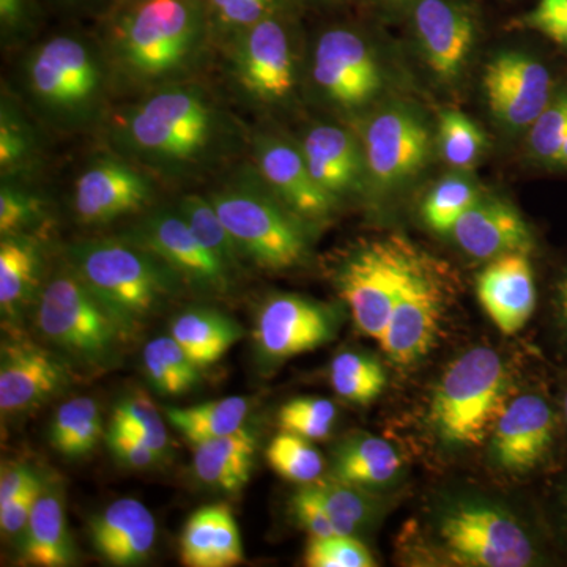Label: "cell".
Returning <instances> with one entry per match:
<instances>
[{
    "mask_svg": "<svg viewBox=\"0 0 567 567\" xmlns=\"http://www.w3.org/2000/svg\"><path fill=\"white\" fill-rule=\"evenodd\" d=\"M339 309L297 293L267 298L257 311L252 341L257 360L275 368L333 341L341 327Z\"/></svg>",
    "mask_w": 567,
    "mask_h": 567,
    "instance_id": "30bf717a",
    "label": "cell"
},
{
    "mask_svg": "<svg viewBox=\"0 0 567 567\" xmlns=\"http://www.w3.org/2000/svg\"><path fill=\"white\" fill-rule=\"evenodd\" d=\"M40 249L28 235H9L0 244V309L3 320L17 319L39 287Z\"/></svg>",
    "mask_w": 567,
    "mask_h": 567,
    "instance_id": "4dcf8cb0",
    "label": "cell"
},
{
    "mask_svg": "<svg viewBox=\"0 0 567 567\" xmlns=\"http://www.w3.org/2000/svg\"><path fill=\"white\" fill-rule=\"evenodd\" d=\"M386 2H390V3H405V2H410V0H386Z\"/></svg>",
    "mask_w": 567,
    "mask_h": 567,
    "instance_id": "91938a15",
    "label": "cell"
},
{
    "mask_svg": "<svg viewBox=\"0 0 567 567\" xmlns=\"http://www.w3.org/2000/svg\"><path fill=\"white\" fill-rule=\"evenodd\" d=\"M453 237L462 251L480 260H494L511 252H528L535 246L532 229L513 205L480 199L461 216Z\"/></svg>",
    "mask_w": 567,
    "mask_h": 567,
    "instance_id": "7402d4cb",
    "label": "cell"
},
{
    "mask_svg": "<svg viewBox=\"0 0 567 567\" xmlns=\"http://www.w3.org/2000/svg\"><path fill=\"white\" fill-rule=\"evenodd\" d=\"M111 425L151 446L159 456L166 454L169 446L166 425L147 395L134 393L122 399L112 413Z\"/></svg>",
    "mask_w": 567,
    "mask_h": 567,
    "instance_id": "ab89813d",
    "label": "cell"
},
{
    "mask_svg": "<svg viewBox=\"0 0 567 567\" xmlns=\"http://www.w3.org/2000/svg\"><path fill=\"white\" fill-rule=\"evenodd\" d=\"M328 372L334 393L357 405L374 402L388 382L385 368L377 358L352 350L336 354Z\"/></svg>",
    "mask_w": 567,
    "mask_h": 567,
    "instance_id": "d590c367",
    "label": "cell"
},
{
    "mask_svg": "<svg viewBox=\"0 0 567 567\" xmlns=\"http://www.w3.org/2000/svg\"><path fill=\"white\" fill-rule=\"evenodd\" d=\"M306 164L320 186L336 196L352 188L361 173V153L352 134L334 125H319L306 134Z\"/></svg>",
    "mask_w": 567,
    "mask_h": 567,
    "instance_id": "4316f807",
    "label": "cell"
},
{
    "mask_svg": "<svg viewBox=\"0 0 567 567\" xmlns=\"http://www.w3.org/2000/svg\"><path fill=\"white\" fill-rule=\"evenodd\" d=\"M312 71L320 91L346 110L364 106L382 87L374 52L349 29H331L320 37Z\"/></svg>",
    "mask_w": 567,
    "mask_h": 567,
    "instance_id": "4fadbf2b",
    "label": "cell"
},
{
    "mask_svg": "<svg viewBox=\"0 0 567 567\" xmlns=\"http://www.w3.org/2000/svg\"><path fill=\"white\" fill-rule=\"evenodd\" d=\"M65 494L59 481H44L20 539L22 558L29 565L65 567L76 559L65 516Z\"/></svg>",
    "mask_w": 567,
    "mask_h": 567,
    "instance_id": "484cf974",
    "label": "cell"
},
{
    "mask_svg": "<svg viewBox=\"0 0 567 567\" xmlns=\"http://www.w3.org/2000/svg\"><path fill=\"white\" fill-rule=\"evenodd\" d=\"M235 71L246 91L264 102H278L292 92V48L286 28L274 14L240 29Z\"/></svg>",
    "mask_w": 567,
    "mask_h": 567,
    "instance_id": "2e32d148",
    "label": "cell"
},
{
    "mask_svg": "<svg viewBox=\"0 0 567 567\" xmlns=\"http://www.w3.org/2000/svg\"><path fill=\"white\" fill-rule=\"evenodd\" d=\"M554 315L559 338L567 347V270L555 287Z\"/></svg>",
    "mask_w": 567,
    "mask_h": 567,
    "instance_id": "db71d44e",
    "label": "cell"
},
{
    "mask_svg": "<svg viewBox=\"0 0 567 567\" xmlns=\"http://www.w3.org/2000/svg\"><path fill=\"white\" fill-rule=\"evenodd\" d=\"M151 197L152 186L144 175L121 162L103 159L78 178L74 210L82 223H111L140 210Z\"/></svg>",
    "mask_w": 567,
    "mask_h": 567,
    "instance_id": "44dd1931",
    "label": "cell"
},
{
    "mask_svg": "<svg viewBox=\"0 0 567 567\" xmlns=\"http://www.w3.org/2000/svg\"><path fill=\"white\" fill-rule=\"evenodd\" d=\"M481 199L480 192L462 175L436 183L423 203V219L436 234H451L461 216Z\"/></svg>",
    "mask_w": 567,
    "mask_h": 567,
    "instance_id": "f35d334b",
    "label": "cell"
},
{
    "mask_svg": "<svg viewBox=\"0 0 567 567\" xmlns=\"http://www.w3.org/2000/svg\"><path fill=\"white\" fill-rule=\"evenodd\" d=\"M278 0H210L213 13L223 24L245 29L275 13Z\"/></svg>",
    "mask_w": 567,
    "mask_h": 567,
    "instance_id": "681fc988",
    "label": "cell"
},
{
    "mask_svg": "<svg viewBox=\"0 0 567 567\" xmlns=\"http://www.w3.org/2000/svg\"><path fill=\"white\" fill-rule=\"evenodd\" d=\"M429 152L427 126L406 107L379 112L365 128V166L382 188H394L420 174Z\"/></svg>",
    "mask_w": 567,
    "mask_h": 567,
    "instance_id": "5bb4252c",
    "label": "cell"
},
{
    "mask_svg": "<svg viewBox=\"0 0 567 567\" xmlns=\"http://www.w3.org/2000/svg\"><path fill=\"white\" fill-rule=\"evenodd\" d=\"M331 518L336 535L358 536L374 524L377 503L371 491L330 476L312 484Z\"/></svg>",
    "mask_w": 567,
    "mask_h": 567,
    "instance_id": "e575fe53",
    "label": "cell"
},
{
    "mask_svg": "<svg viewBox=\"0 0 567 567\" xmlns=\"http://www.w3.org/2000/svg\"><path fill=\"white\" fill-rule=\"evenodd\" d=\"M24 0H0V18L3 28H14L24 18Z\"/></svg>",
    "mask_w": 567,
    "mask_h": 567,
    "instance_id": "11a10c76",
    "label": "cell"
},
{
    "mask_svg": "<svg viewBox=\"0 0 567 567\" xmlns=\"http://www.w3.org/2000/svg\"><path fill=\"white\" fill-rule=\"evenodd\" d=\"M37 327L51 344L91 365L106 364L130 336L74 271L55 276L40 295Z\"/></svg>",
    "mask_w": 567,
    "mask_h": 567,
    "instance_id": "8992f818",
    "label": "cell"
},
{
    "mask_svg": "<svg viewBox=\"0 0 567 567\" xmlns=\"http://www.w3.org/2000/svg\"><path fill=\"white\" fill-rule=\"evenodd\" d=\"M417 43L439 80H456L476 40L473 11L458 0H416L413 11Z\"/></svg>",
    "mask_w": 567,
    "mask_h": 567,
    "instance_id": "ac0fdd59",
    "label": "cell"
},
{
    "mask_svg": "<svg viewBox=\"0 0 567 567\" xmlns=\"http://www.w3.org/2000/svg\"><path fill=\"white\" fill-rule=\"evenodd\" d=\"M43 486L44 477H40L37 483L14 496L7 505L0 506V528H2L3 536L20 537L21 539Z\"/></svg>",
    "mask_w": 567,
    "mask_h": 567,
    "instance_id": "816d5d0a",
    "label": "cell"
},
{
    "mask_svg": "<svg viewBox=\"0 0 567 567\" xmlns=\"http://www.w3.org/2000/svg\"><path fill=\"white\" fill-rule=\"evenodd\" d=\"M483 87L488 107L509 128H529L554 96L543 62L524 52H502L487 63Z\"/></svg>",
    "mask_w": 567,
    "mask_h": 567,
    "instance_id": "9a60e30c",
    "label": "cell"
},
{
    "mask_svg": "<svg viewBox=\"0 0 567 567\" xmlns=\"http://www.w3.org/2000/svg\"><path fill=\"white\" fill-rule=\"evenodd\" d=\"M216 112L203 92L169 87L130 112L125 136L145 158L169 166L204 155L216 133Z\"/></svg>",
    "mask_w": 567,
    "mask_h": 567,
    "instance_id": "5b68a950",
    "label": "cell"
},
{
    "mask_svg": "<svg viewBox=\"0 0 567 567\" xmlns=\"http://www.w3.org/2000/svg\"><path fill=\"white\" fill-rule=\"evenodd\" d=\"M402 472V457L386 440L354 434L339 443L333 454L331 476L344 483L377 491L393 484Z\"/></svg>",
    "mask_w": 567,
    "mask_h": 567,
    "instance_id": "f1b7e54d",
    "label": "cell"
},
{
    "mask_svg": "<svg viewBox=\"0 0 567 567\" xmlns=\"http://www.w3.org/2000/svg\"><path fill=\"white\" fill-rule=\"evenodd\" d=\"M28 81L48 110L76 114L95 103L102 92L103 71L84 41L61 35L32 52Z\"/></svg>",
    "mask_w": 567,
    "mask_h": 567,
    "instance_id": "8fae6325",
    "label": "cell"
},
{
    "mask_svg": "<svg viewBox=\"0 0 567 567\" xmlns=\"http://www.w3.org/2000/svg\"><path fill=\"white\" fill-rule=\"evenodd\" d=\"M203 35V13L193 0H140L115 24V47L126 69L163 78L192 59Z\"/></svg>",
    "mask_w": 567,
    "mask_h": 567,
    "instance_id": "3957f363",
    "label": "cell"
},
{
    "mask_svg": "<svg viewBox=\"0 0 567 567\" xmlns=\"http://www.w3.org/2000/svg\"><path fill=\"white\" fill-rule=\"evenodd\" d=\"M136 241L200 289L224 292L229 287L233 271L197 240L181 212H158L145 219Z\"/></svg>",
    "mask_w": 567,
    "mask_h": 567,
    "instance_id": "e0dca14e",
    "label": "cell"
},
{
    "mask_svg": "<svg viewBox=\"0 0 567 567\" xmlns=\"http://www.w3.org/2000/svg\"><path fill=\"white\" fill-rule=\"evenodd\" d=\"M268 464L284 480L308 486L322 480L324 461L311 440L281 431L265 451Z\"/></svg>",
    "mask_w": 567,
    "mask_h": 567,
    "instance_id": "8d00e7d4",
    "label": "cell"
},
{
    "mask_svg": "<svg viewBox=\"0 0 567 567\" xmlns=\"http://www.w3.org/2000/svg\"><path fill=\"white\" fill-rule=\"evenodd\" d=\"M103 436V417L92 398H76L59 406L50 425L51 445L62 456H87Z\"/></svg>",
    "mask_w": 567,
    "mask_h": 567,
    "instance_id": "d6a6232c",
    "label": "cell"
},
{
    "mask_svg": "<svg viewBox=\"0 0 567 567\" xmlns=\"http://www.w3.org/2000/svg\"><path fill=\"white\" fill-rule=\"evenodd\" d=\"M528 147L537 162L557 164L567 136V91L551 96L539 117L529 126Z\"/></svg>",
    "mask_w": 567,
    "mask_h": 567,
    "instance_id": "7bdbcfd3",
    "label": "cell"
},
{
    "mask_svg": "<svg viewBox=\"0 0 567 567\" xmlns=\"http://www.w3.org/2000/svg\"><path fill=\"white\" fill-rule=\"evenodd\" d=\"M557 167H561V169L567 171V136L565 140V144H563L561 151H559L557 164H555Z\"/></svg>",
    "mask_w": 567,
    "mask_h": 567,
    "instance_id": "6f0895ef",
    "label": "cell"
},
{
    "mask_svg": "<svg viewBox=\"0 0 567 567\" xmlns=\"http://www.w3.org/2000/svg\"><path fill=\"white\" fill-rule=\"evenodd\" d=\"M559 416L543 394L517 395L503 406L491 434L495 464L509 473L533 472L546 464L557 445Z\"/></svg>",
    "mask_w": 567,
    "mask_h": 567,
    "instance_id": "7c38bea8",
    "label": "cell"
},
{
    "mask_svg": "<svg viewBox=\"0 0 567 567\" xmlns=\"http://www.w3.org/2000/svg\"><path fill=\"white\" fill-rule=\"evenodd\" d=\"M517 24L543 33L567 50V0H537L535 9L518 18Z\"/></svg>",
    "mask_w": 567,
    "mask_h": 567,
    "instance_id": "bcb514c9",
    "label": "cell"
},
{
    "mask_svg": "<svg viewBox=\"0 0 567 567\" xmlns=\"http://www.w3.org/2000/svg\"><path fill=\"white\" fill-rule=\"evenodd\" d=\"M194 446V475L205 486L235 494L251 480L256 436L241 429Z\"/></svg>",
    "mask_w": 567,
    "mask_h": 567,
    "instance_id": "83f0119b",
    "label": "cell"
},
{
    "mask_svg": "<svg viewBox=\"0 0 567 567\" xmlns=\"http://www.w3.org/2000/svg\"><path fill=\"white\" fill-rule=\"evenodd\" d=\"M338 409L330 399L297 398L281 406L279 427L303 439L323 440L333 431Z\"/></svg>",
    "mask_w": 567,
    "mask_h": 567,
    "instance_id": "b9f144b4",
    "label": "cell"
},
{
    "mask_svg": "<svg viewBox=\"0 0 567 567\" xmlns=\"http://www.w3.org/2000/svg\"><path fill=\"white\" fill-rule=\"evenodd\" d=\"M171 336L200 369L218 363L244 338V328L212 309L182 312L171 323Z\"/></svg>",
    "mask_w": 567,
    "mask_h": 567,
    "instance_id": "f546056e",
    "label": "cell"
},
{
    "mask_svg": "<svg viewBox=\"0 0 567 567\" xmlns=\"http://www.w3.org/2000/svg\"><path fill=\"white\" fill-rule=\"evenodd\" d=\"M559 507H561V517L567 529V477L561 488H559Z\"/></svg>",
    "mask_w": 567,
    "mask_h": 567,
    "instance_id": "9f6ffc18",
    "label": "cell"
},
{
    "mask_svg": "<svg viewBox=\"0 0 567 567\" xmlns=\"http://www.w3.org/2000/svg\"><path fill=\"white\" fill-rule=\"evenodd\" d=\"M71 264L128 334L164 303L177 282L173 268L137 241H81L71 248Z\"/></svg>",
    "mask_w": 567,
    "mask_h": 567,
    "instance_id": "6da1fadb",
    "label": "cell"
},
{
    "mask_svg": "<svg viewBox=\"0 0 567 567\" xmlns=\"http://www.w3.org/2000/svg\"><path fill=\"white\" fill-rule=\"evenodd\" d=\"M248 415L249 401L244 395H230L183 409H166L167 421L193 445L241 431Z\"/></svg>",
    "mask_w": 567,
    "mask_h": 567,
    "instance_id": "1f68e13d",
    "label": "cell"
},
{
    "mask_svg": "<svg viewBox=\"0 0 567 567\" xmlns=\"http://www.w3.org/2000/svg\"><path fill=\"white\" fill-rule=\"evenodd\" d=\"M439 540L453 565L528 567L540 559L528 529L513 514L487 502H461L439 518Z\"/></svg>",
    "mask_w": 567,
    "mask_h": 567,
    "instance_id": "52a82bcc",
    "label": "cell"
},
{
    "mask_svg": "<svg viewBox=\"0 0 567 567\" xmlns=\"http://www.w3.org/2000/svg\"><path fill=\"white\" fill-rule=\"evenodd\" d=\"M178 212H181L185 221L188 223L189 229L196 235L197 240L219 262L226 265L230 271H234L238 267V262H240L241 252L237 244H235L233 235L224 226L223 219L219 218L212 199L207 200L199 196L185 197Z\"/></svg>",
    "mask_w": 567,
    "mask_h": 567,
    "instance_id": "74e56055",
    "label": "cell"
},
{
    "mask_svg": "<svg viewBox=\"0 0 567 567\" xmlns=\"http://www.w3.org/2000/svg\"><path fill=\"white\" fill-rule=\"evenodd\" d=\"M259 169L271 192L290 212L319 219L333 210L334 196L312 177L303 153L278 140H265L257 152Z\"/></svg>",
    "mask_w": 567,
    "mask_h": 567,
    "instance_id": "603a6c76",
    "label": "cell"
},
{
    "mask_svg": "<svg viewBox=\"0 0 567 567\" xmlns=\"http://www.w3.org/2000/svg\"><path fill=\"white\" fill-rule=\"evenodd\" d=\"M309 567H374L371 550L357 536L311 537L305 551Z\"/></svg>",
    "mask_w": 567,
    "mask_h": 567,
    "instance_id": "ee69618b",
    "label": "cell"
},
{
    "mask_svg": "<svg viewBox=\"0 0 567 567\" xmlns=\"http://www.w3.org/2000/svg\"><path fill=\"white\" fill-rule=\"evenodd\" d=\"M505 361L491 347H475L456 358L432 398L431 420L447 446L483 445L503 410Z\"/></svg>",
    "mask_w": 567,
    "mask_h": 567,
    "instance_id": "7a4b0ae2",
    "label": "cell"
},
{
    "mask_svg": "<svg viewBox=\"0 0 567 567\" xmlns=\"http://www.w3.org/2000/svg\"><path fill=\"white\" fill-rule=\"evenodd\" d=\"M145 377L163 395H182L199 385L200 368L173 336L153 339L142 352Z\"/></svg>",
    "mask_w": 567,
    "mask_h": 567,
    "instance_id": "836d02e7",
    "label": "cell"
},
{
    "mask_svg": "<svg viewBox=\"0 0 567 567\" xmlns=\"http://www.w3.org/2000/svg\"><path fill=\"white\" fill-rule=\"evenodd\" d=\"M43 477L32 466L18 464L2 470L0 476V506L7 505L14 496L24 492L33 483Z\"/></svg>",
    "mask_w": 567,
    "mask_h": 567,
    "instance_id": "f5cc1de1",
    "label": "cell"
},
{
    "mask_svg": "<svg viewBox=\"0 0 567 567\" xmlns=\"http://www.w3.org/2000/svg\"><path fill=\"white\" fill-rule=\"evenodd\" d=\"M89 535L96 554L111 565L137 566L155 547L156 522L137 499L121 498L92 518Z\"/></svg>",
    "mask_w": 567,
    "mask_h": 567,
    "instance_id": "cb8c5ba5",
    "label": "cell"
},
{
    "mask_svg": "<svg viewBox=\"0 0 567 567\" xmlns=\"http://www.w3.org/2000/svg\"><path fill=\"white\" fill-rule=\"evenodd\" d=\"M450 305V286L431 257H421L395 301L380 347L398 365H412L434 349Z\"/></svg>",
    "mask_w": 567,
    "mask_h": 567,
    "instance_id": "9c48e42d",
    "label": "cell"
},
{
    "mask_svg": "<svg viewBox=\"0 0 567 567\" xmlns=\"http://www.w3.org/2000/svg\"><path fill=\"white\" fill-rule=\"evenodd\" d=\"M43 216V205L33 194L11 185L0 189V234L2 237L20 235L35 226Z\"/></svg>",
    "mask_w": 567,
    "mask_h": 567,
    "instance_id": "f6af8a7d",
    "label": "cell"
},
{
    "mask_svg": "<svg viewBox=\"0 0 567 567\" xmlns=\"http://www.w3.org/2000/svg\"><path fill=\"white\" fill-rule=\"evenodd\" d=\"M292 511L298 525L311 537L336 535L331 518L312 484L298 488L297 494L292 496Z\"/></svg>",
    "mask_w": 567,
    "mask_h": 567,
    "instance_id": "c3c4849f",
    "label": "cell"
},
{
    "mask_svg": "<svg viewBox=\"0 0 567 567\" xmlns=\"http://www.w3.org/2000/svg\"><path fill=\"white\" fill-rule=\"evenodd\" d=\"M563 423H565L567 429V390L565 393V398H563Z\"/></svg>",
    "mask_w": 567,
    "mask_h": 567,
    "instance_id": "680465c9",
    "label": "cell"
},
{
    "mask_svg": "<svg viewBox=\"0 0 567 567\" xmlns=\"http://www.w3.org/2000/svg\"><path fill=\"white\" fill-rule=\"evenodd\" d=\"M183 565L230 567L244 561V544L233 509L215 503L194 511L181 537Z\"/></svg>",
    "mask_w": 567,
    "mask_h": 567,
    "instance_id": "d4e9b609",
    "label": "cell"
},
{
    "mask_svg": "<svg viewBox=\"0 0 567 567\" xmlns=\"http://www.w3.org/2000/svg\"><path fill=\"white\" fill-rule=\"evenodd\" d=\"M31 136L17 115L7 106L2 107L0 118V167L11 171L20 167L31 153Z\"/></svg>",
    "mask_w": 567,
    "mask_h": 567,
    "instance_id": "7dc6e473",
    "label": "cell"
},
{
    "mask_svg": "<svg viewBox=\"0 0 567 567\" xmlns=\"http://www.w3.org/2000/svg\"><path fill=\"white\" fill-rule=\"evenodd\" d=\"M212 203L241 256L267 270H289L303 262L308 238L295 213L249 188L227 189Z\"/></svg>",
    "mask_w": 567,
    "mask_h": 567,
    "instance_id": "ba28073f",
    "label": "cell"
},
{
    "mask_svg": "<svg viewBox=\"0 0 567 567\" xmlns=\"http://www.w3.org/2000/svg\"><path fill=\"white\" fill-rule=\"evenodd\" d=\"M69 368L43 347L29 341L3 342L0 354V409L22 413L47 402L69 385Z\"/></svg>",
    "mask_w": 567,
    "mask_h": 567,
    "instance_id": "d6986e66",
    "label": "cell"
},
{
    "mask_svg": "<svg viewBox=\"0 0 567 567\" xmlns=\"http://www.w3.org/2000/svg\"><path fill=\"white\" fill-rule=\"evenodd\" d=\"M423 252L398 235L354 248L336 270L334 284L352 312L354 327L368 338L385 334L391 312Z\"/></svg>",
    "mask_w": 567,
    "mask_h": 567,
    "instance_id": "277c9868",
    "label": "cell"
},
{
    "mask_svg": "<svg viewBox=\"0 0 567 567\" xmlns=\"http://www.w3.org/2000/svg\"><path fill=\"white\" fill-rule=\"evenodd\" d=\"M439 130L443 159L456 169L475 166L487 144L483 130L458 111L443 112Z\"/></svg>",
    "mask_w": 567,
    "mask_h": 567,
    "instance_id": "60d3db41",
    "label": "cell"
},
{
    "mask_svg": "<svg viewBox=\"0 0 567 567\" xmlns=\"http://www.w3.org/2000/svg\"><path fill=\"white\" fill-rule=\"evenodd\" d=\"M528 252L488 260L476 281L477 300L503 334H516L535 315L537 292Z\"/></svg>",
    "mask_w": 567,
    "mask_h": 567,
    "instance_id": "ffe728a7",
    "label": "cell"
},
{
    "mask_svg": "<svg viewBox=\"0 0 567 567\" xmlns=\"http://www.w3.org/2000/svg\"><path fill=\"white\" fill-rule=\"evenodd\" d=\"M106 443L111 453L121 462L122 465L130 468H151L158 464L163 456H159L151 446L134 439V436L125 434L117 427H110L106 434Z\"/></svg>",
    "mask_w": 567,
    "mask_h": 567,
    "instance_id": "f907efd6",
    "label": "cell"
}]
</instances>
